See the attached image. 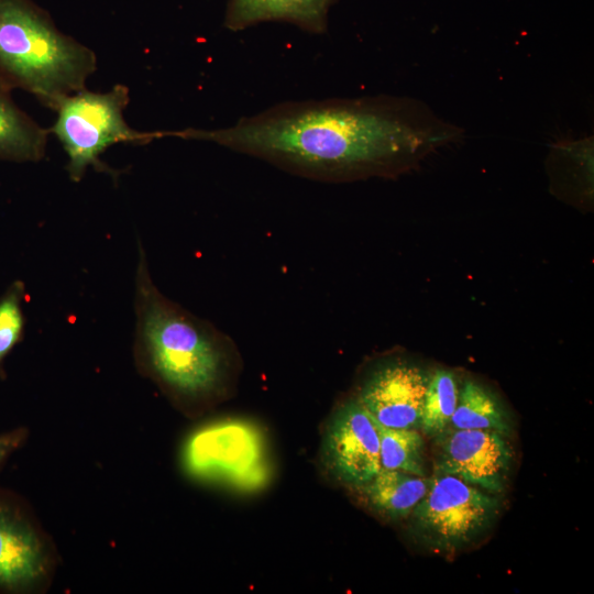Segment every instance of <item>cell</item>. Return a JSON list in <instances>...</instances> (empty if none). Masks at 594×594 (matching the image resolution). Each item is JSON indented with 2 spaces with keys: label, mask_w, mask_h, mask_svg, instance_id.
<instances>
[{
  "label": "cell",
  "mask_w": 594,
  "mask_h": 594,
  "mask_svg": "<svg viewBox=\"0 0 594 594\" xmlns=\"http://www.w3.org/2000/svg\"><path fill=\"white\" fill-rule=\"evenodd\" d=\"M212 142L306 176L342 179L405 169L464 130L421 100L398 96L286 101L233 125L165 131Z\"/></svg>",
  "instance_id": "obj_1"
},
{
  "label": "cell",
  "mask_w": 594,
  "mask_h": 594,
  "mask_svg": "<svg viewBox=\"0 0 594 594\" xmlns=\"http://www.w3.org/2000/svg\"><path fill=\"white\" fill-rule=\"evenodd\" d=\"M134 306L133 351L140 373L189 413L206 408L222 396L231 367L226 341L157 289L141 245Z\"/></svg>",
  "instance_id": "obj_2"
},
{
  "label": "cell",
  "mask_w": 594,
  "mask_h": 594,
  "mask_svg": "<svg viewBox=\"0 0 594 594\" xmlns=\"http://www.w3.org/2000/svg\"><path fill=\"white\" fill-rule=\"evenodd\" d=\"M96 68L94 51L62 33L32 0H0V85L23 89L55 111L85 89Z\"/></svg>",
  "instance_id": "obj_3"
},
{
  "label": "cell",
  "mask_w": 594,
  "mask_h": 594,
  "mask_svg": "<svg viewBox=\"0 0 594 594\" xmlns=\"http://www.w3.org/2000/svg\"><path fill=\"white\" fill-rule=\"evenodd\" d=\"M129 88L118 84L107 92L86 88L66 96L57 106V118L50 133H54L68 156L66 170L74 182H79L88 167L117 176L101 162L107 148L118 143L146 144L156 139V132L132 129L123 111L129 103Z\"/></svg>",
  "instance_id": "obj_4"
},
{
  "label": "cell",
  "mask_w": 594,
  "mask_h": 594,
  "mask_svg": "<svg viewBox=\"0 0 594 594\" xmlns=\"http://www.w3.org/2000/svg\"><path fill=\"white\" fill-rule=\"evenodd\" d=\"M182 461L190 476L237 492L260 491L272 475L265 435L243 418L216 419L194 430L184 443Z\"/></svg>",
  "instance_id": "obj_5"
},
{
  "label": "cell",
  "mask_w": 594,
  "mask_h": 594,
  "mask_svg": "<svg viewBox=\"0 0 594 594\" xmlns=\"http://www.w3.org/2000/svg\"><path fill=\"white\" fill-rule=\"evenodd\" d=\"M501 514V501L454 475L435 473L408 519L410 536L430 551L454 553L484 537Z\"/></svg>",
  "instance_id": "obj_6"
},
{
  "label": "cell",
  "mask_w": 594,
  "mask_h": 594,
  "mask_svg": "<svg viewBox=\"0 0 594 594\" xmlns=\"http://www.w3.org/2000/svg\"><path fill=\"white\" fill-rule=\"evenodd\" d=\"M319 464L328 479L348 491L365 484L382 469L380 425L356 397L338 405L327 420Z\"/></svg>",
  "instance_id": "obj_7"
},
{
  "label": "cell",
  "mask_w": 594,
  "mask_h": 594,
  "mask_svg": "<svg viewBox=\"0 0 594 594\" xmlns=\"http://www.w3.org/2000/svg\"><path fill=\"white\" fill-rule=\"evenodd\" d=\"M437 438L435 473L454 475L493 494L509 480L514 450L496 431L447 428Z\"/></svg>",
  "instance_id": "obj_8"
},
{
  "label": "cell",
  "mask_w": 594,
  "mask_h": 594,
  "mask_svg": "<svg viewBox=\"0 0 594 594\" xmlns=\"http://www.w3.org/2000/svg\"><path fill=\"white\" fill-rule=\"evenodd\" d=\"M428 374L406 361L373 369L359 387L356 399L386 428H419Z\"/></svg>",
  "instance_id": "obj_9"
},
{
  "label": "cell",
  "mask_w": 594,
  "mask_h": 594,
  "mask_svg": "<svg viewBox=\"0 0 594 594\" xmlns=\"http://www.w3.org/2000/svg\"><path fill=\"white\" fill-rule=\"evenodd\" d=\"M52 558L45 539L19 512L0 504V587L23 591L46 580Z\"/></svg>",
  "instance_id": "obj_10"
},
{
  "label": "cell",
  "mask_w": 594,
  "mask_h": 594,
  "mask_svg": "<svg viewBox=\"0 0 594 594\" xmlns=\"http://www.w3.org/2000/svg\"><path fill=\"white\" fill-rule=\"evenodd\" d=\"M337 0H228L224 25L242 31L261 22L285 21L311 33L327 28L328 12Z\"/></svg>",
  "instance_id": "obj_11"
},
{
  "label": "cell",
  "mask_w": 594,
  "mask_h": 594,
  "mask_svg": "<svg viewBox=\"0 0 594 594\" xmlns=\"http://www.w3.org/2000/svg\"><path fill=\"white\" fill-rule=\"evenodd\" d=\"M429 487V479L397 470L381 469L365 484L349 490L377 518L396 522L407 519Z\"/></svg>",
  "instance_id": "obj_12"
},
{
  "label": "cell",
  "mask_w": 594,
  "mask_h": 594,
  "mask_svg": "<svg viewBox=\"0 0 594 594\" xmlns=\"http://www.w3.org/2000/svg\"><path fill=\"white\" fill-rule=\"evenodd\" d=\"M10 92L0 85V158L37 162L45 155L50 130L22 111Z\"/></svg>",
  "instance_id": "obj_13"
},
{
  "label": "cell",
  "mask_w": 594,
  "mask_h": 594,
  "mask_svg": "<svg viewBox=\"0 0 594 594\" xmlns=\"http://www.w3.org/2000/svg\"><path fill=\"white\" fill-rule=\"evenodd\" d=\"M448 428L513 432V420L499 398L485 386L468 380L459 392L458 404Z\"/></svg>",
  "instance_id": "obj_14"
},
{
  "label": "cell",
  "mask_w": 594,
  "mask_h": 594,
  "mask_svg": "<svg viewBox=\"0 0 594 594\" xmlns=\"http://www.w3.org/2000/svg\"><path fill=\"white\" fill-rule=\"evenodd\" d=\"M380 462L382 469L425 476V440L416 428L380 426Z\"/></svg>",
  "instance_id": "obj_15"
},
{
  "label": "cell",
  "mask_w": 594,
  "mask_h": 594,
  "mask_svg": "<svg viewBox=\"0 0 594 594\" xmlns=\"http://www.w3.org/2000/svg\"><path fill=\"white\" fill-rule=\"evenodd\" d=\"M460 387L455 375L437 370L429 377L421 409L419 428L429 437L442 433L455 410Z\"/></svg>",
  "instance_id": "obj_16"
},
{
  "label": "cell",
  "mask_w": 594,
  "mask_h": 594,
  "mask_svg": "<svg viewBox=\"0 0 594 594\" xmlns=\"http://www.w3.org/2000/svg\"><path fill=\"white\" fill-rule=\"evenodd\" d=\"M23 297V284L16 282L0 299V364L22 337L24 328Z\"/></svg>",
  "instance_id": "obj_17"
},
{
  "label": "cell",
  "mask_w": 594,
  "mask_h": 594,
  "mask_svg": "<svg viewBox=\"0 0 594 594\" xmlns=\"http://www.w3.org/2000/svg\"><path fill=\"white\" fill-rule=\"evenodd\" d=\"M25 431L22 429L0 435V464L10 455L23 441Z\"/></svg>",
  "instance_id": "obj_18"
}]
</instances>
